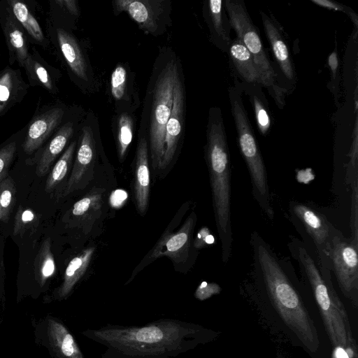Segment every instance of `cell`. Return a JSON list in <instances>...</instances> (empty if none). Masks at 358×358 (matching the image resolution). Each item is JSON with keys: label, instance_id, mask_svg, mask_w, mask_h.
<instances>
[{"label": "cell", "instance_id": "obj_1", "mask_svg": "<svg viewBox=\"0 0 358 358\" xmlns=\"http://www.w3.org/2000/svg\"><path fill=\"white\" fill-rule=\"evenodd\" d=\"M81 334L105 348L101 358H178L219 336L200 324L173 318L141 326L107 324Z\"/></svg>", "mask_w": 358, "mask_h": 358}, {"label": "cell", "instance_id": "obj_2", "mask_svg": "<svg viewBox=\"0 0 358 358\" xmlns=\"http://www.w3.org/2000/svg\"><path fill=\"white\" fill-rule=\"evenodd\" d=\"M252 277L282 322L310 354L317 352L320 339L315 324L296 289L287 261L278 257L256 231L250 234Z\"/></svg>", "mask_w": 358, "mask_h": 358}, {"label": "cell", "instance_id": "obj_3", "mask_svg": "<svg viewBox=\"0 0 358 358\" xmlns=\"http://www.w3.org/2000/svg\"><path fill=\"white\" fill-rule=\"evenodd\" d=\"M182 61L170 46H162L147 84L138 136L146 138L150 166L159 171L164 150V131L170 117L176 76Z\"/></svg>", "mask_w": 358, "mask_h": 358}, {"label": "cell", "instance_id": "obj_4", "mask_svg": "<svg viewBox=\"0 0 358 358\" xmlns=\"http://www.w3.org/2000/svg\"><path fill=\"white\" fill-rule=\"evenodd\" d=\"M204 157L209 174L216 228L221 242L222 259L227 264L232 250L231 220V160L222 110H208Z\"/></svg>", "mask_w": 358, "mask_h": 358}, {"label": "cell", "instance_id": "obj_5", "mask_svg": "<svg viewBox=\"0 0 358 358\" xmlns=\"http://www.w3.org/2000/svg\"><path fill=\"white\" fill-rule=\"evenodd\" d=\"M287 245L300 273L310 285L332 346L345 348L347 341L353 336L347 312L333 284H326L304 242L292 237Z\"/></svg>", "mask_w": 358, "mask_h": 358}, {"label": "cell", "instance_id": "obj_6", "mask_svg": "<svg viewBox=\"0 0 358 358\" xmlns=\"http://www.w3.org/2000/svg\"><path fill=\"white\" fill-rule=\"evenodd\" d=\"M228 94L238 145L250 174L252 194L262 210L268 219L273 220L274 210L271 203L266 166L243 102L241 92L236 87L231 86L228 89Z\"/></svg>", "mask_w": 358, "mask_h": 358}, {"label": "cell", "instance_id": "obj_7", "mask_svg": "<svg viewBox=\"0 0 358 358\" xmlns=\"http://www.w3.org/2000/svg\"><path fill=\"white\" fill-rule=\"evenodd\" d=\"M224 6L231 29L251 54L263 79L264 87L274 99L278 107L282 109L287 94L279 84L273 62L264 46L243 0H224Z\"/></svg>", "mask_w": 358, "mask_h": 358}, {"label": "cell", "instance_id": "obj_8", "mask_svg": "<svg viewBox=\"0 0 358 358\" xmlns=\"http://www.w3.org/2000/svg\"><path fill=\"white\" fill-rule=\"evenodd\" d=\"M188 207L189 203L181 206L154 247L134 269L126 284L131 282L145 266L164 256L172 261L176 271H188L189 266L194 264L196 259L193 256L196 257L197 255L196 250L192 246L193 234L197 220L194 210L188 215L182 226L174 231Z\"/></svg>", "mask_w": 358, "mask_h": 358}, {"label": "cell", "instance_id": "obj_9", "mask_svg": "<svg viewBox=\"0 0 358 358\" xmlns=\"http://www.w3.org/2000/svg\"><path fill=\"white\" fill-rule=\"evenodd\" d=\"M101 154H103V146L99 120L94 112L90 110L78 127L75 159L62 196L88 186L94 178L95 166Z\"/></svg>", "mask_w": 358, "mask_h": 358}, {"label": "cell", "instance_id": "obj_10", "mask_svg": "<svg viewBox=\"0 0 358 358\" xmlns=\"http://www.w3.org/2000/svg\"><path fill=\"white\" fill-rule=\"evenodd\" d=\"M289 212L312 241L316 262L324 282L332 284L329 252L334 237L340 231L324 214L308 203L292 201L289 203Z\"/></svg>", "mask_w": 358, "mask_h": 358}, {"label": "cell", "instance_id": "obj_11", "mask_svg": "<svg viewBox=\"0 0 358 358\" xmlns=\"http://www.w3.org/2000/svg\"><path fill=\"white\" fill-rule=\"evenodd\" d=\"M171 0H114L112 8L115 16L126 13L145 34L157 37L172 26Z\"/></svg>", "mask_w": 358, "mask_h": 358}, {"label": "cell", "instance_id": "obj_12", "mask_svg": "<svg viewBox=\"0 0 358 358\" xmlns=\"http://www.w3.org/2000/svg\"><path fill=\"white\" fill-rule=\"evenodd\" d=\"M182 64L179 66L173 90L170 117L164 131V150L159 172L166 175L176 163L185 136L186 120V90Z\"/></svg>", "mask_w": 358, "mask_h": 358}, {"label": "cell", "instance_id": "obj_13", "mask_svg": "<svg viewBox=\"0 0 358 358\" xmlns=\"http://www.w3.org/2000/svg\"><path fill=\"white\" fill-rule=\"evenodd\" d=\"M329 256L340 289L357 308L358 241L345 238L340 231L332 240Z\"/></svg>", "mask_w": 358, "mask_h": 358}, {"label": "cell", "instance_id": "obj_14", "mask_svg": "<svg viewBox=\"0 0 358 358\" xmlns=\"http://www.w3.org/2000/svg\"><path fill=\"white\" fill-rule=\"evenodd\" d=\"M260 15L279 84L287 93L291 92L295 88L297 78L288 44L275 19L263 11H260Z\"/></svg>", "mask_w": 358, "mask_h": 358}, {"label": "cell", "instance_id": "obj_15", "mask_svg": "<svg viewBox=\"0 0 358 358\" xmlns=\"http://www.w3.org/2000/svg\"><path fill=\"white\" fill-rule=\"evenodd\" d=\"M56 33L59 49L78 86L85 94L97 91L99 83L87 52L71 33L62 28L57 29Z\"/></svg>", "mask_w": 358, "mask_h": 358}, {"label": "cell", "instance_id": "obj_16", "mask_svg": "<svg viewBox=\"0 0 358 358\" xmlns=\"http://www.w3.org/2000/svg\"><path fill=\"white\" fill-rule=\"evenodd\" d=\"M109 102L115 114H134L141 105L136 73L127 62H118L108 85Z\"/></svg>", "mask_w": 358, "mask_h": 358}, {"label": "cell", "instance_id": "obj_17", "mask_svg": "<svg viewBox=\"0 0 358 358\" xmlns=\"http://www.w3.org/2000/svg\"><path fill=\"white\" fill-rule=\"evenodd\" d=\"M202 14L209 31L210 41L220 50L227 53L231 41V27L224 0L203 1Z\"/></svg>", "mask_w": 358, "mask_h": 358}, {"label": "cell", "instance_id": "obj_18", "mask_svg": "<svg viewBox=\"0 0 358 358\" xmlns=\"http://www.w3.org/2000/svg\"><path fill=\"white\" fill-rule=\"evenodd\" d=\"M227 54L235 85H260L264 87L262 77L251 54L237 37L231 39Z\"/></svg>", "mask_w": 358, "mask_h": 358}, {"label": "cell", "instance_id": "obj_19", "mask_svg": "<svg viewBox=\"0 0 358 358\" xmlns=\"http://www.w3.org/2000/svg\"><path fill=\"white\" fill-rule=\"evenodd\" d=\"M104 190L94 188L77 201L71 210L70 225L85 234H90L101 219L104 208Z\"/></svg>", "mask_w": 358, "mask_h": 358}, {"label": "cell", "instance_id": "obj_20", "mask_svg": "<svg viewBox=\"0 0 358 358\" xmlns=\"http://www.w3.org/2000/svg\"><path fill=\"white\" fill-rule=\"evenodd\" d=\"M150 189V159L148 143L144 136H138L134 158V194L138 212L144 215L149 206Z\"/></svg>", "mask_w": 358, "mask_h": 358}, {"label": "cell", "instance_id": "obj_21", "mask_svg": "<svg viewBox=\"0 0 358 358\" xmlns=\"http://www.w3.org/2000/svg\"><path fill=\"white\" fill-rule=\"evenodd\" d=\"M65 115L63 107H53L35 117L29 126L24 141V151L30 155L39 148L52 131L62 122Z\"/></svg>", "mask_w": 358, "mask_h": 358}, {"label": "cell", "instance_id": "obj_22", "mask_svg": "<svg viewBox=\"0 0 358 358\" xmlns=\"http://www.w3.org/2000/svg\"><path fill=\"white\" fill-rule=\"evenodd\" d=\"M45 335L48 347L56 358H84L75 338L59 320L48 318Z\"/></svg>", "mask_w": 358, "mask_h": 358}, {"label": "cell", "instance_id": "obj_23", "mask_svg": "<svg viewBox=\"0 0 358 358\" xmlns=\"http://www.w3.org/2000/svg\"><path fill=\"white\" fill-rule=\"evenodd\" d=\"M78 121L69 120L57 131L54 137L45 148L38 162L36 173L39 177L45 175L54 161L64 150L78 128Z\"/></svg>", "mask_w": 358, "mask_h": 358}, {"label": "cell", "instance_id": "obj_24", "mask_svg": "<svg viewBox=\"0 0 358 358\" xmlns=\"http://www.w3.org/2000/svg\"><path fill=\"white\" fill-rule=\"evenodd\" d=\"M95 248H88L73 257L66 268L62 283L57 291L59 300L67 298L78 282L82 279L91 263Z\"/></svg>", "mask_w": 358, "mask_h": 358}, {"label": "cell", "instance_id": "obj_25", "mask_svg": "<svg viewBox=\"0 0 358 358\" xmlns=\"http://www.w3.org/2000/svg\"><path fill=\"white\" fill-rule=\"evenodd\" d=\"M249 97L252 106L257 127L262 136H266L271 127V114L268 101L260 85H235Z\"/></svg>", "mask_w": 358, "mask_h": 358}, {"label": "cell", "instance_id": "obj_26", "mask_svg": "<svg viewBox=\"0 0 358 358\" xmlns=\"http://www.w3.org/2000/svg\"><path fill=\"white\" fill-rule=\"evenodd\" d=\"M136 127L134 114H115L111 119V130L114 137L120 162H122L132 143Z\"/></svg>", "mask_w": 358, "mask_h": 358}, {"label": "cell", "instance_id": "obj_27", "mask_svg": "<svg viewBox=\"0 0 358 358\" xmlns=\"http://www.w3.org/2000/svg\"><path fill=\"white\" fill-rule=\"evenodd\" d=\"M3 29L10 57L17 59L19 64L24 67L29 54L21 25L13 15H8L5 21Z\"/></svg>", "mask_w": 358, "mask_h": 358}, {"label": "cell", "instance_id": "obj_28", "mask_svg": "<svg viewBox=\"0 0 358 358\" xmlns=\"http://www.w3.org/2000/svg\"><path fill=\"white\" fill-rule=\"evenodd\" d=\"M19 72L7 68L0 72V116L9 106L16 101L20 92L23 90V81Z\"/></svg>", "mask_w": 358, "mask_h": 358}, {"label": "cell", "instance_id": "obj_29", "mask_svg": "<svg viewBox=\"0 0 358 358\" xmlns=\"http://www.w3.org/2000/svg\"><path fill=\"white\" fill-rule=\"evenodd\" d=\"M77 148V139L71 141L50 171L45 183V191L51 192L63 181L72 166Z\"/></svg>", "mask_w": 358, "mask_h": 358}, {"label": "cell", "instance_id": "obj_30", "mask_svg": "<svg viewBox=\"0 0 358 358\" xmlns=\"http://www.w3.org/2000/svg\"><path fill=\"white\" fill-rule=\"evenodd\" d=\"M13 15L27 33L36 41L43 43L45 37L38 21L27 6L19 1H9Z\"/></svg>", "mask_w": 358, "mask_h": 358}, {"label": "cell", "instance_id": "obj_31", "mask_svg": "<svg viewBox=\"0 0 358 358\" xmlns=\"http://www.w3.org/2000/svg\"><path fill=\"white\" fill-rule=\"evenodd\" d=\"M55 272V263L51 251V244L46 240L43 243L36 258V273L40 285L43 286Z\"/></svg>", "mask_w": 358, "mask_h": 358}, {"label": "cell", "instance_id": "obj_32", "mask_svg": "<svg viewBox=\"0 0 358 358\" xmlns=\"http://www.w3.org/2000/svg\"><path fill=\"white\" fill-rule=\"evenodd\" d=\"M16 189L13 180L7 177L0 182V220L7 222L15 201Z\"/></svg>", "mask_w": 358, "mask_h": 358}, {"label": "cell", "instance_id": "obj_33", "mask_svg": "<svg viewBox=\"0 0 358 358\" xmlns=\"http://www.w3.org/2000/svg\"><path fill=\"white\" fill-rule=\"evenodd\" d=\"M24 68L26 69L29 79L34 84L38 83L49 92H53L54 85L48 71L40 62L34 59L31 55H29Z\"/></svg>", "mask_w": 358, "mask_h": 358}, {"label": "cell", "instance_id": "obj_34", "mask_svg": "<svg viewBox=\"0 0 358 358\" xmlns=\"http://www.w3.org/2000/svg\"><path fill=\"white\" fill-rule=\"evenodd\" d=\"M350 159L347 169V182L352 186V188L358 186L357 181V117L355 119L354 139L350 153Z\"/></svg>", "mask_w": 358, "mask_h": 358}, {"label": "cell", "instance_id": "obj_35", "mask_svg": "<svg viewBox=\"0 0 358 358\" xmlns=\"http://www.w3.org/2000/svg\"><path fill=\"white\" fill-rule=\"evenodd\" d=\"M36 220V215L31 209L20 206L15 217L14 234L24 232Z\"/></svg>", "mask_w": 358, "mask_h": 358}, {"label": "cell", "instance_id": "obj_36", "mask_svg": "<svg viewBox=\"0 0 358 358\" xmlns=\"http://www.w3.org/2000/svg\"><path fill=\"white\" fill-rule=\"evenodd\" d=\"M17 150L15 141L10 142L0 149V182L7 178L8 168Z\"/></svg>", "mask_w": 358, "mask_h": 358}, {"label": "cell", "instance_id": "obj_37", "mask_svg": "<svg viewBox=\"0 0 358 358\" xmlns=\"http://www.w3.org/2000/svg\"><path fill=\"white\" fill-rule=\"evenodd\" d=\"M328 65L331 71L330 87L335 100L338 101L339 94L340 76L338 71V59L336 50H334L328 57Z\"/></svg>", "mask_w": 358, "mask_h": 358}, {"label": "cell", "instance_id": "obj_38", "mask_svg": "<svg viewBox=\"0 0 358 358\" xmlns=\"http://www.w3.org/2000/svg\"><path fill=\"white\" fill-rule=\"evenodd\" d=\"M311 2L329 10L341 11L348 14V15L354 22L355 28L357 29L358 17L354 10H352L350 7L331 0H311Z\"/></svg>", "mask_w": 358, "mask_h": 358}, {"label": "cell", "instance_id": "obj_39", "mask_svg": "<svg viewBox=\"0 0 358 358\" xmlns=\"http://www.w3.org/2000/svg\"><path fill=\"white\" fill-rule=\"evenodd\" d=\"M222 289L215 282H201L196 287L194 296L199 301H205L211 296L219 294Z\"/></svg>", "mask_w": 358, "mask_h": 358}, {"label": "cell", "instance_id": "obj_40", "mask_svg": "<svg viewBox=\"0 0 358 358\" xmlns=\"http://www.w3.org/2000/svg\"><path fill=\"white\" fill-rule=\"evenodd\" d=\"M214 242V237L207 227H203L193 238L192 246L195 250H201Z\"/></svg>", "mask_w": 358, "mask_h": 358}, {"label": "cell", "instance_id": "obj_41", "mask_svg": "<svg viewBox=\"0 0 358 358\" xmlns=\"http://www.w3.org/2000/svg\"><path fill=\"white\" fill-rule=\"evenodd\" d=\"M55 3L64 8L70 15L75 17H79L80 11L76 0H57Z\"/></svg>", "mask_w": 358, "mask_h": 358}, {"label": "cell", "instance_id": "obj_42", "mask_svg": "<svg viewBox=\"0 0 358 358\" xmlns=\"http://www.w3.org/2000/svg\"><path fill=\"white\" fill-rule=\"evenodd\" d=\"M276 358H285L281 354H278Z\"/></svg>", "mask_w": 358, "mask_h": 358}, {"label": "cell", "instance_id": "obj_43", "mask_svg": "<svg viewBox=\"0 0 358 358\" xmlns=\"http://www.w3.org/2000/svg\"><path fill=\"white\" fill-rule=\"evenodd\" d=\"M355 358H358V357H355Z\"/></svg>", "mask_w": 358, "mask_h": 358}, {"label": "cell", "instance_id": "obj_44", "mask_svg": "<svg viewBox=\"0 0 358 358\" xmlns=\"http://www.w3.org/2000/svg\"><path fill=\"white\" fill-rule=\"evenodd\" d=\"M0 273H1V268H0Z\"/></svg>", "mask_w": 358, "mask_h": 358}]
</instances>
